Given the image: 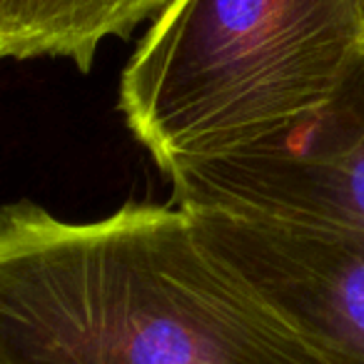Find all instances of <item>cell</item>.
Listing matches in <instances>:
<instances>
[{
	"label": "cell",
	"mask_w": 364,
	"mask_h": 364,
	"mask_svg": "<svg viewBox=\"0 0 364 364\" xmlns=\"http://www.w3.org/2000/svg\"><path fill=\"white\" fill-rule=\"evenodd\" d=\"M0 364H324L182 208H0Z\"/></svg>",
	"instance_id": "1"
},
{
	"label": "cell",
	"mask_w": 364,
	"mask_h": 364,
	"mask_svg": "<svg viewBox=\"0 0 364 364\" xmlns=\"http://www.w3.org/2000/svg\"><path fill=\"white\" fill-rule=\"evenodd\" d=\"M362 50L357 0H170L122 73L120 110L170 175L322 107Z\"/></svg>",
	"instance_id": "2"
},
{
	"label": "cell",
	"mask_w": 364,
	"mask_h": 364,
	"mask_svg": "<svg viewBox=\"0 0 364 364\" xmlns=\"http://www.w3.org/2000/svg\"><path fill=\"white\" fill-rule=\"evenodd\" d=\"M167 177L182 210L277 220L364 242V50L322 107Z\"/></svg>",
	"instance_id": "3"
},
{
	"label": "cell",
	"mask_w": 364,
	"mask_h": 364,
	"mask_svg": "<svg viewBox=\"0 0 364 364\" xmlns=\"http://www.w3.org/2000/svg\"><path fill=\"white\" fill-rule=\"evenodd\" d=\"M185 213L200 242L324 364H364V242L277 220Z\"/></svg>",
	"instance_id": "4"
},
{
	"label": "cell",
	"mask_w": 364,
	"mask_h": 364,
	"mask_svg": "<svg viewBox=\"0 0 364 364\" xmlns=\"http://www.w3.org/2000/svg\"><path fill=\"white\" fill-rule=\"evenodd\" d=\"M170 0H0V60L68 58L90 70L107 38H127Z\"/></svg>",
	"instance_id": "5"
},
{
	"label": "cell",
	"mask_w": 364,
	"mask_h": 364,
	"mask_svg": "<svg viewBox=\"0 0 364 364\" xmlns=\"http://www.w3.org/2000/svg\"><path fill=\"white\" fill-rule=\"evenodd\" d=\"M357 16H359V28H362V41H364V0H357Z\"/></svg>",
	"instance_id": "6"
}]
</instances>
